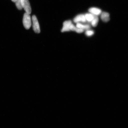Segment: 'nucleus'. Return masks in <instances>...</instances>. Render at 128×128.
Listing matches in <instances>:
<instances>
[{"instance_id": "nucleus-1", "label": "nucleus", "mask_w": 128, "mask_h": 128, "mask_svg": "<svg viewBox=\"0 0 128 128\" xmlns=\"http://www.w3.org/2000/svg\"><path fill=\"white\" fill-rule=\"evenodd\" d=\"M23 22L24 26L26 29H30L32 25L31 17L30 14L25 13L24 14Z\"/></svg>"}, {"instance_id": "nucleus-2", "label": "nucleus", "mask_w": 128, "mask_h": 128, "mask_svg": "<svg viewBox=\"0 0 128 128\" xmlns=\"http://www.w3.org/2000/svg\"><path fill=\"white\" fill-rule=\"evenodd\" d=\"M32 20L33 22V28L35 32L39 33L40 32V29L39 22L36 16L33 15L32 16Z\"/></svg>"}, {"instance_id": "nucleus-3", "label": "nucleus", "mask_w": 128, "mask_h": 128, "mask_svg": "<svg viewBox=\"0 0 128 128\" xmlns=\"http://www.w3.org/2000/svg\"><path fill=\"white\" fill-rule=\"evenodd\" d=\"M22 7L26 12L29 14H31L32 9L28 0H22Z\"/></svg>"}, {"instance_id": "nucleus-4", "label": "nucleus", "mask_w": 128, "mask_h": 128, "mask_svg": "<svg viewBox=\"0 0 128 128\" xmlns=\"http://www.w3.org/2000/svg\"><path fill=\"white\" fill-rule=\"evenodd\" d=\"M72 24L71 20L66 21L64 22L63 27L62 30V32L69 31H70V27Z\"/></svg>"}, {"instance_id": "nucleus-5", "label": "nucleus", "mask_w": 128, "mask_h": 128, "mask_svg": "<svg viewBox=\"0 0 128 128\" xmlns=\"http://www.w3.org/2000/svg\"><path fill=\"white\" fill-rule=\"evenodd\" d=\"M88 11L90 13L96 16L100 15L102 12L101 10L95 7L90 8Z\"/></svg>"}, {"instance_id": "nucleus-6", "label": "nucleus", "mask_w": 128, "mask_h": 128, "mask_svg": "<svg viewBox=\"0 0 128 128\" xmlns=\"http://www.w3.org/2000/svg\"><path fill=\"white\" fill-rule=\"evenodd\" d=\"M74 22L76 23H78L80 22L85 23L86 22L84 15L83 14H80L76 16L74 19Z\"/></svg>"}, {"instance_id": "nucleus-7", "label": "nucleus", "mask_w": 128, "mask_h": 128, "mask_svg": "<svg viewBox=\"0 0 128 128\" xmlns=\"http://www.w3.org/2000/svg\"><path fill=\"white\" fill-rule=\"evenodd\" d=\"M100 18L104 22H107L110 20V15L108 13L105 12H102L100 14Z\"/></svg>"}, {"instance_id": "nucleus-8", "label": "nucleus", "mask_w": 128, "mask_h": 128, "mask_svg": "<svg viewBox=\"0 0 128 128\" xmlns=\"http://www.w3.org/2000/svg\"><path fill=\"white\" fill-rule=\"evenodd\" d=\"M76 27L84 30H89L90 27V25L88 24H82L80 23H77Z\"/></svg>"}, {"instance_id": "nucleus-9", "label": "nucleus", "mask_w": 128, "mask_h": 128, "mask_svg": "<svg viewBox=\"0 0 128 128\" xmlns=\"http://www.w3.org/2000/svg\"><path fill=\"white\" fill-rule=\"evenodd\" d=\"M70 30L72 31H75L78 33H81L84 32V30L81 29L80 28L75 26L72 24H71L70 27Z\"/></svg>"}, {"instance_id": "nucleus-10", "label": "nucleus", "mask_w": 128, "mask_h": 128, "mask_svg": "<svg viewBox=\"0 0 128 128\" xmlns=\"http://www.w3.org/2000/svg\"><path fill=\"white\" fill-rule=\"evenodd\" d=\"M84 16L86 18V21L89 22H92L95 16L90 13L86 14L84 15Z\"/></svg>"}, {"instance_id": "nucleus-11", "label": "nucleus", "mask_w": 128, "mask_h": 128, "mask_svg": "<svg viewBox=\"0 0 128 128\" xmlns=\"http://www.w3.org/2000/svg\"><path fill=\"white\" fill-rule=\"evenodd\" d=\"M99 18L97 16H95L94 19L91 22V24L93 27H95L97 26L98 24Z\"/></svg>"}, {"instance_id": "nucleus-12", "label": "nucleus", "mask_w": 128, "mask_h": 128, "mask_svg": "<svg viewBox=\"0 0 128 128\" xmlns=\"http://www.w3.org/2000/svg\"><path fill=\"white\" fill-rule=\"evenodd\" d=\"M17 8L21 10L23 8L22 6V0H17L15 2Z\"/></svg>"}, {"instance_id": "nucleus-13", "label": "nucleus", "mask_w": 128, "mask_h": 128, "mask_svg": "<svg viewBox=\"0 0 128 128\" xmlns=\"http://www.w3.org/2000/svg\"><path fill=\"white\" fill-rule=\"evenodd\" d=\"M94 32L92 30H88L86 32V34L88 36H92L94 34Z\"/></svg>"}, {"instance_id": "nucleus-14", "label": "nucleus", "mask_w": 128, "mask_h": 128, "mask_svg": "<svg viewBox=\"0 0 128 128\" xmlns=\"http://www.w3.org/2000/svg\"><path fill=\"white\" fill-rule=\"evenodd\" d=\"M13 2H15L17 0H11Z\"/></svg>"}]
</instances>
